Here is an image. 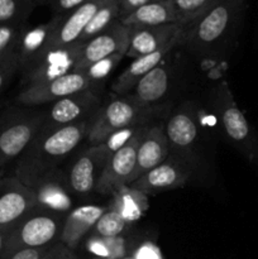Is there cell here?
Returning <instances> with one entry per match:
<instances>
[{"label": "cell", "instance_id": "obj_6", "mask_svg": "<svg viewBox=\"0 0 258 259\" xmlns=\"http://www.w3.org/2000/svg\"><path fill=\"white\" fill-rule=\"evenodd\" d=\"M45 113L8 110L0 115V159L3 164L19 158L45 123Z\"/></svg>", "mask_w": 258, "mask_h": 259}, {"label": "cell", "instance_id": "obj_45", "mask_svg": "<svg viewBox=\"0 0 258 259\" xmlns=\"http://www.w3.org/2000/svg\"><path fill=\"white\" fill-rule=\"evenodd\" d=\"M94 259H109V258H94Z\"/></svg>", "mask_w": 258, "mask_h": 259}, {"label": "cell", "instance_id": "obj_28", "mask_svg": "<svg viewBox=\"0 0 258 259\" xmlns=\"http://www.w3.org/2000/svg\"><path fill=\"white\" fill-rule=\"evenodd\" d=\"M128 223L124 220L120 212L109 205L104 214L101 215L100 219L95 224L93 229V234L100 235V237L110 238V237H119L124 233Z\"/></svg>", "mask_w": 258, "mask_h": 259}, {"label": "cell", "instance_id": "obj_22", "mask_svg": "<svg viewBox=\"0 0 258 259\" xmlns=\"http://www.w3.org/2000/svg\"><path fill=\"white\" fill-rule=\"evenodd\" d=\"M129 28L180 24L172 0H152L120 20Z\"/></svg>", "mask_w": 258, "mask_h": 259}, {"label": "cell", "instance_id": "obj_26", "mask_svg": "<svg viewBox=\"0 0 258 259\" xmlns=\"http://www.w3.org/2000/svg\"><path fill=\"white\" fill-rule=\"evenodd\" d=\"M115 20H119V0H108L86 25L82 34L78 38V42H88L89 39L106 29L109 25L113 24Z\"/></svg>", "mask_w": 258, "mask_h": 259}, {"label": "cell", "instance_id": "obj_12", "mask_svg": "<svg viewBox=\"0 0 258 259\" xmlns=\"http://www.w3.org/2000/svg\"><path fill=\"white\" fill-rule=\"evenodd\" d=\"M83 43L76 42L67 47L51 48L34 65L23 71V86L38 85L72 72Z\"/></svg>", "mask_w": 258, "mask_h": 259}, {"label": "cell", "instance_id": "obj_40", "mask_svg": "<svg viewBox=\"0 0 258 259\" xmlns=\"http://www.w3.org/2000/svg\"><path fill=\"white\" fill-rule=\"evenodd\" d=\"M7 238H8V232L0 229V258L4 254L5 250V244H7Z\"/></svg>", "mask_w": 258, "mask_h": 259}, {"label": "cell", "instance_id": "obj_31", "mask_svg": "<svg viewBox=\"0 0 258 259\" xmlns=\"http://www.w3.org/2000/svg\"><path fill=\"white\" fill-rule=\"evenodd\" d=\"M27 27V24L0 25V61L14 55L20 35L23 34Z\"/></svg>", "mask_w": 258, "mask_h": 259}, {"label": "cell", "instance_id": "obj_7", "mask_svg": "<svg viewBox=\"0 0 258 259\" xmlns=\"http://www.w3.org/2000/svg\"><path fill=\"white\" fill-rule=\"evenodd\" d=\"M163 129L171 156L190 166L194 161L200 136L199 120L194 109L189 105L177 108L168 116Z\"/></svg>", "mask_w": 258, "mask_h": 259}, {"label": "cell", "instance_id": "obj_39", "mask_svg": "<svg viewBox=\"0 0 258 259\" xmlns=\"http://www.w3.org/2000/svg\"><path fill=\"white\" fill-rule=\"evenodd\" d=\"M56 259H78L77 255L72 252V249H68L66 245L58 242V249H57V257Z\"/></svg>", "mask_w": 258, "mask_h": 259}, {"label": "cell", "instance_id": "obj_20", "mask_svg": "<svg viewBox=\"0 0 258 259\" xmlns=\"http://www.w3.org/2000/svg\"><path fill=\"white\" fill-rule=\"evenodd\" d=\"M105 210L106 207L98 205H82L71 210L63 222L60 242L68 249H75L82 238L89 232H93L94 227Z\"/></svg>", "mask_w": 258, "mask_h": 259}, {"label": "cell", "instance_id": "obj_3", "mask_svg": "<svg viewBox=\"0 0 258 259\" xmlns=\"http://www.w3.org/2000/svg\"><path fill=\"white\" fill-rule=\"evenodd\" d=\"M156 113L157 106L141 105L129 95L119 96L93 116L86 138L90 146H99L119 129L147 125Z\"/></svg>", "mask_w": 258, "mask_h": 259}, {"label": "cell", "instance_id": "obj_38", "mask_svg": "<svg viewBox=\"0 0 258 259\" xmlns=\"http://www.w3.org/2000/svg\"><path fill=\"white\" fill-rule=\"evenodd\" d=\"M151 2L152 0H119V20L124 19L142 5Z\"/></svg>", "mask_w": 258, "mask_h": 259}, {"label": "cell", "instance_id": "obj_41", "mask_svg": "<svg viewBox=\"0 0 258 259\" xmlns=\"http://www.w3.org/2000/svg\"><path fill=\"white\" fill-rule=\"evenodd\" d=\"M57 249H58V242L50 248V250H48V253L46 254V257L43 259H56V257H57Z\"/></svg>", "mask_w": 258, "mask_h": 259}, {"label": "cell", "instance_id": "obj_15", "mask_svg": "<svg viewBox=\"0 0 258 259\" xmlns=\"http://www.w3.org/2000/svg\"><path fill=\"white\" fill-rule=\"evenodd\" d=\"M110 154L101 144L90 146L72 163L68 174L71 190L77 195H89L95 191L99 179L108 163Z\"/></svg>", "mask_w": 258, "mask_h": 259}, {"label": "cell", "instance_id": "obj_19", "mask_svg": "<svg viewBox=\"0 0 258 259\" xmlns=\"http://www.w3.org/2000/svg\"><path fill=\"white\" fill-rule=\"evenodd\" d=\"M106 2L108 0H86L77 9L62 18L51 40V48L67 47L78 42L86 25Z\"/></svg>", "mask_w": 258, "mask_h": 259}, {"label": "cell", "instance_id": "obj_34", "mask_svg": "<svg viewBox=\"0 0 258 259\" xmlns=\"http://www.w3.org/2000/svg\"><path fill=\"white\" fill-rule=\"evenodd\" d=\"M86 0H52L50 3V8L52 10L53 15L56 17H63L70 14L75 9H77L80 5H82Z\"/></svg>", "mask_w": 258, "mask_h": 259}, {"label": "cell", "instance_id": "obj_14", "mask_svg": "<svg viewBox=\"0 0 258 259\" xmlns=\"http://www.w3.org/2000/svg\"><path fill=\"white\" fill-rule=\"evenodd\" d=\"M191 169L189 164L169 154L163 163L152 168L143 176L139 177L131 186L144 195H156L159 192L182 187L190 179Z\"/></svg>", "mask_w": 258, "mask_h": 259}, {"label": "cell", "instance_id": "obj_18", "mask_svg": "<svg viewBox=\"0 0 258 259\" xmlns=\"http://www.w3.org/2000/svg\"><path fill=\"white\" fill-rule=\"evenodd\" d=\"M171 154L168 139H167L164 129L159 125L149 126L144 133L138 152H137L136 171L133 175V181L138 180L152 168L163 163Z\"/></svg>", "mask_w": 258, "mask_h": 259}, {"label": "cell", "instance_id": "obj_37", "mask_svg": "<svg viewBox=\"0 0 258 259\" xmlns=\"http://www.w3.org/2000/svg\"><path fill=\"white\" fill-rule=\"evenodd\" d=\"M51 247L37 248V249H20L17 250V252L10 253L8 255H4V257L0 259H43Z\"/></svg>", "mask_w": 258, "mask_h": 259}, {"label": "cell", "instance_id": "obj_42", "mask_svg": "<svg viewBox=\"0 0 258 259\" xmlns=\"http://www.w3.org/2000/svg\"><path fill=\"white\" fill-rule=\"evenodd\" d=\"M51 2H52V0H35L37 4H50Z\"/></svg>", "mask_w": 258, "mask_h": 259}, {"label": "cell", "instance_id": "obj_23", "mask_svg": "<svg viewBox=\"0 0 258 259\" xmlns=\"http://www.w3.org/2000/svg\"><path fill=\"white\" fill-rule=\"evenodd\" d=\"M171 73L168 68L159 63L151 72L147 73L129 94L137 103L144 106H156L169 91Z\"/></svg>", "mask_w": 258, "mask_h": 259}, {"label": "cell", "instance_id": "obj_9", "mask_svg": "<svg viewBox=\"0 0 258 259\" xmlns=\"http://www.w3.org/2000/svg\"><path fill=\"white\" fill-rule=\"evenodd\" d=\"M148 128V125H144L123 148L109 158L96 185V192L101 195H113L119 187L132 184L136 171L139 143Z\"/></svg>", "mask_w": 258, "mask_h": 259}, {"label": "cell", "instance_id": "obj_35", "mask_svg": "<svg viewBox=\"0 0 258 259\" xmlns=\"http://www.w3.org/2000/svg\"><path fill=\"white\" fill-rule=\"evenodd\" d=\"M86 249L95 258L110 259V252H109V248L103 237H99V235L95 234L91 235L88 239V242H86Z\"/></svg>", "mask_w": 258, "mask_h": 259}, {"label": "cell", "instance_id": "obj_29", "mask_svg": "<svg viewBox=\"0 0 258 259\" xmlns=\"http://www.w3.org/2000/svg\"><path fill=\"white\" fill-rule=\"evenodd\" d=\"M219 2L220 0H172L179 17V23L184 27L201 17Z\"/></svg>", "mask_w": 258, "mask_h": 259}, {"label": "cell", "instance_id": "obj_16", "mask_svg": "<svg viewBox=\"0 0 258 259\" xmlns=\"http://www.w3.org/2000/svg\"><path fill=\"white\" fill-rule=\"evenodd\" d=\"M184 25L164 24L157 27L131 28V39L125 57L134 60L164 47H177Z\"/></svg>", "mask_w": 258, "mask_h": 259}, {"label": "cell", "instance_id": "obj_33", "mask_svg": "<svg viewBox=\"0 0 258 259\" xmlns=\"http://www.w3.org/2000/svg\"><path fill=\"white\" fill-rule=\"evenodd\" d=\"M18 70H19V62H18L15 53L10 56V57H7L0 61V93L8 85L10 78L14 76V73Z\"/></svg>", "mask_w": 258, "mask_h": 259}, {"label": "cell", "instance_id": "obj_44", "mask_svg": "<svg viewBox=\"0 0 258 259\" xmlns=\"http://www.w3.org/2000/svg\"><path fill=\"white\" fill-rule=\"evenodd\" d=\"M4 166V164H3V162H2V159H0V168H2V167Z\"/></svg>", "mask_w": 258, "mask_h": 259}, {"label": "cell", "instance_id": "obj_10", "mask_svg": "<svg viewBox=\"0 0 258 259\" xmlns=\"http://www.w3.org/2000/svg\"><path fill=\"white\" fill-rule=\"evenodd\" d=\"M99 104L100 98L95 89H88L61 99L53 103L50 110L45 113L46 118L42 129L52 131L89 120L93 118V114L96 111Z\"/></svg>", "mask_w": 258, "mask_h": 259}, {"label": "cell", "instance_id": "obj_25", "mask_svg": "<svg viewBox=\"0 0 258 259\" xmlns=\"http://www.w3.org/2000/svg\"><path fill=\"white\" fill-rule=\"evenodd\" d=\"M32 189L37 195L38 206L60 214H65L71 209V199L68 192L63 189L60 182L51 179L50 175L40 180Z\"/></svg>", "mask_w": 258, "mask_h": 259}, {"label": "cell", "instance_id": "obj_36", "mask_svg": "<svg viewBox=\"0 0 258 259\" xmlns=\"http://www.w3.org/2000/svg\"><path fill=\"white\" fill-rule=\"evenodd\" d=\"M134 259H163L161 249L152 242H144L132 254Z\"/></svg>", "mask_w": 258, "mask_h": 259}, {"label": "cell", "instance_id": "obj_27", "mask_svg": "<svg viewBox=\"0 0 258 259\" xmlns=\"http://www.w3.org/2000/svg\"><path fill=\"white\" fill-rule=\"evenodd\" d=\"M35 5V0H0V25L27 24Z\"/></svg>", "mask_w": 258, "mask_h": 259}, {"label": "cell", "instance_id": "obj_32", "mask_svg": "<svg viewBox=\"0 0 258 259\" xmlns=\"http://www.w3.org/2000/svg\"><path fill=\"white\" fill-rule=\"evenodd\" d=\"M144 125L141 126H129V128H124V129H119V131L114 132L111 133L110 136L108 137L105 142H104L101 146L105 148V151L108 152L110 156H113L115 152H118L119 149L123 148Z\"/></svg>", "mask_w": 258, "mask_h": 259}, {"label": "cell", "instance_id": "obj_30", "mask_svg": "<svg viewBox=\"0 0 258 259\" xmlns=\"http://www.w3.org/2000/svg\"><path fill=\"white\" fill-rule=\"evenodd\" d=\"M125 57V53H115V55H111L109 57L103 58V60L98 61V62L93 63L91 66H89L86 70H83L85 75L88 76L89 80L93 82V85H98L99 82H103L111 72L116 68V66L121 62V60Z\"/></svg>", "mask_w": 258, "mask_h": 259}, {"label": "cell", "instance_id": "obj_2", "mask_svg": "<svg viewBox=\"0 0 258 259\" xmlns=\"http://www.w3.org/2000/svg\"><path fill=\"white\" fill-rule=\"evenodd\" d=\"M245 0H220L206 13L185 25L179 46L197 55L219 50L235 32Z\"/></svg>", "mask_w": 258, "mask_h": 259}, {"label": "cell", "instance_id": "obj_8", "mask_svg": "<svg viewBox=\"0 0 258 259\" xmlns=\"http://www.w3.org/2000/svg\"><path fill=\"white\" fill-rule=\"evenodd\" d=\"M95 89L83 71H72L62 77L38 85L24 86L17 96V103L23 106H39L53 104L80 91Z\"/></svg>", "mask_w": 258, "mask_h": 259}, {"label": "cell", "instance_id": "obj_43", "mask_svg": "<svg viewBox=\"0 0 258 259\" xmlns=\"http://www.w3.org/2000/svg\"><path fill=\"white\" fill-rule=\"evenodd\" d=\"M121 259H134V258L132 257V255H126V257H124V258H121Z\"/></svg>", "mask_w": 258, "mask_h": 259}, {"label": "cell", "instance_id": "obj_1", "mask_svg": "<svg viewBox=\"0 0 258 259\" xmlns=\"http://www.w3.org/2000/svg\"><path fill=\"white\" fill-rule=\"evenodd\" d=\"M91 119L52 131L40 129L34 141L18 158L15 177L30 189L34 187L86 138Z\"/></svg>", "mask_w": 258, "mask_h": 259}, {"label": "cell", "instance_id": "obj_17", "mask_svg": "<svg viewBox=\"0 0 258 259\" xmlns=\"http://www.w3.org/2000/svg\"><path fill=\"white\" fill-rule=\"evenodd\" d=\"M63 17L53 15L47 23L33 28H25L18 42L15 56L19 62V70L24 71L34 65L51 48V40Z\"/></svg>", "mask_w": 258, "mask_h": 259}, {"label": "cell", "instance_id": "obj_5", "mask_svg": "<svg viewBox=\"0 0 258 259\" xmlns=\"http://www.w3.org/2000/svg\"><path fill=\"white\" fill-rule=\"evenodd\" d=\"M215 110L227 138L252 163L258 164V134L238 108L227 82L215 89Z\"/></svg>", "mask_w": 258, "mask_h": 259}, {"label": "cell", "instance_id": "obj_11", "mask_svg": "<svg viewBox=\"0 0 258 259\" xmlns=\"http://www.w3.org/2000/svg\"><path fill=\"white\" fill-rule=\"evenodd\" d=\"M37 206L34 190L15 176L0 179V229L9 233L14 225Z\"/></svg>", "mask_w": 258, "mask_h": 259}, {"label": "cell", "instance_id": "obj_13", "mask_svg": "<svg viewBox=\"0 0 258 259\" xmlns=\"http://www.w3.org/2000/svg\"><path fill=\"white\" fill-rule=\"evenodd\" d=\"M131 39V28L115 20L106 29L83 43L73 71H83L93 63L115 53H126Z\"/></svg>", "mask_w": 258, "mask_h": 259}, {"label": "cell", "instance_id": "obj_4", "mask_svg": "<svg viewBox=\"0 0 258 259\" xmlns=\"http://www.w3.org/2000/svg\"><path fill=\"white\" fill-rule=\"evenodd\" d=\"M65 218L60 212L37 206L8 233L4 255L20 249H37L60 240Z\"/></svg>", "mask_w": 258, "mask_h": 259}, {"label": "cell", "instance_id": "obj_21", "mask_svg": "<svg viewBox=\"0 0 258 259\" xmlns=\"http://www.w3.org/2000/svg\"><path fill=\"white\" fill-rule=\"evenodd\" d=\"M175 47H164L162 50L156 51L149 55L142 56V57L134 58L128 67L115 78L111 85V90L119 96H126L134 90L137 83L144 77L148 72H151L154 67L159 65Z\"/></svg>", "mask_w": 258, "mask_h": 259}, {"label": "cell", "instance_id": "obj_24", "mask_svg": "<svg viewBox=\"0 0 258 259\" xmlns=\"http://www.w3.org/2000/svg\"><path fill=\"white\" fill-rule=\"evenodd\" d=\"M111 206L115 207L128 224L141 219L149 207L148 196L131 185L119 187L113 195Z\"/></svg>", "mask_w": 258, "mask_h": 259}]
</instances>
